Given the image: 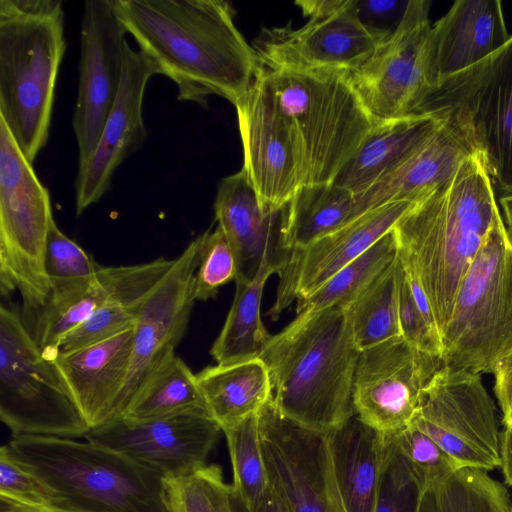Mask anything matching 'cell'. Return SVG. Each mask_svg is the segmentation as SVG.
I'll return each instance as SVG.
<instances>
[{
	"mask_svg": "<svg viewBox=\"0 0 512 512\" xmlns=\"http://www.w3.org/2000/svg\"><path fill=\"white\" fill-rule=\"evenodd\" d=\"M118 19L178 100L202 106L218 95L234 106L253 85L258 56L223 0H113Z\"/></svg>",
	"mask_w": 512,
	"mask_h": 512,
	"instance_id": "cell-1",
	"label": "cell"
},
{
	"mask_svg": "<svg viewBox=\"0 0 512 512\" xmlns=\"http://www.w3.org/2000/svg\"><path fill=\"white\" fill-rule=\"evenodd\" d=\"M500 217L491 177L475 153L393 228L397 255L426 294L441 339L458 287Z\"/></svg>",
	"mask_w": 512,
	"mask_h": 512,
	"instance_id": "cell-2",
	"label": "cell"
},
{
	"mask_svg": "<svg viewBox=\"0 0 512 512\" xmlns=\"http://www.w3.org/2000/svg\"><path fill=\"white\" fill-rule=\"evenodd\" d=\"M360 352L340 307L297 315L258 356L268 369L277 412L321 434L340 427L354 415Z\"/></svg>",
	"mask_w": 512,
	"mask_h": 512,
	"instance_id": "cell-3",
	"label": "cell"
},
{
	"mask_svg": "<svg viewBox=\"0 0 512 512\" xmlns=\"http://www.w3.org/2000/svg\"><path fill=\"white\" fill-rule=\"evenodd\" d=\"M257 78L293 149L299 188L334 183L378 123L338 71H291L260 64Z\"/></svg>",
	"mask_w": 512,
	"mask_h": 512,
	"instance_id": "cell-4",
	"label": "cell"
},
{
	"mask_svg": "<svg viewBox=\"0 0 512 512\" xmlns=\"http://www.w3.org/2000/svg\"><path fill=\"white\" fill-rule=\"evenodd\" d=\"M58 0H0V119L33 163L47 144L66 50Z\"/></svg>",
	"mask_w": 512,
	"mask_h": 512,
	"instance_id": "cell-5",
	"label": "cell"
},
{
	"mask_svg": "<svg viewBox=\"0 0 512 512\" xmlns=\"http://www.w3.org/2000/svg\"><path fill=\"white\" fill-rule=\"evenodd\" d=\"M11 455L53 493L59 507L79 512H168L163 477L93 443L38 435L13 436Z\"/></svg>",
	"mask_w": 512,
	"mask_h": 512,
	"instance_id": "cell-6",
	"label": "cell"
},
{
	"mask_svg": "<svg viewBox=\"0 0 512 512\" xmlns=\"http://www.w3.org/2000/svg\"><path fill=\"white\" fill-rule=\"evenodd\" d=\"M53 222L49 191L0 119V292H19L30 333L50 298L45 254Z\"/></svg>",
	"mask_w": 512,
	"mask_h": 512,
	"instance_id": "cell-7",
	"label": "cell"
},
{
	"mask_svg": "<svg viewBox=\"0 0 512 512\" xmlns=\"http://www.w3.org/2000/svg\"><path fill=\"white\" fill-rule=\"evenodd\" d=\"M511 332L512 243L500 217L456 292L442 366L492 373Z\"/></svg>",
	"mask_w": 512,
	"mask_h": 512,
	"instance_id": "cell-8",
	"label": "cell"
},
{
	"mask_svg": "<svg viewBox=\"0 0 512 512\" xmlns=\"http://www.w3.org/2000/svg\"><path fill=\"white\" fill-rule=\"evenodd\" d=\"M0 419L13 436L84 438L89 427L15 306L0 307Z\"/></svg>",
	"mask_w": 512,
	"mask_h": 512,
	"instance_id": "cell-9",
	"label": "cell"
},
{
	"mask_svg": "<svg viewBox=\"0 0 512 512\" xmlns=\"http://www.w3.org/2000/svg\"><path fill=\"white\" fill-rule=\"evenodd\" d=\"M447 110L481 156L494 189L512 195V35L498 51L450 77L418 111Z\"/></svg>",
	"mask_w": 512,
	"mask_h": 512,
	"instance_id": "cell-10",
	"label": "cell"
},
{
	"mask_svg": "<svg viewBox=\"0 0 512 512\" xmlns=\"http://www.w3.org/2000/svg\"><path fill=\"white\" fill-rule=\"evenodd\" d=\"M429 10V1H408L394 30L350 73L356 93L377 122L418 113L438 89Z\"/></svg>",
	"mask_w": 512,
	"mask_h": 512,
	"instance_id": "cell-11",
	"label": "cell"
},
{
	"mask_svg": "<svg viewBox=\"0 0 512 512\" xmlns=\"http://www.w3.org/2000/svg\"><path fill=\"white\" fill-rule=\"evenodd\" d=\"M411 425L461 467H500L496 409L478 373L442 366L423 387Z\"/></svg>",
	"mask_w": 512,
	"mask_h": 512,
	"instance_id": "cell-12",
	"label": "cell"
},
{
	"mask_svg": "<svg viewBox=\"0 0 512 512\" xmlns=\"http://www.w3.org/2000/svg\"><path fill=\"white\" fill-rule=\"evenodd\" d=\"M390 33L365 25L359 16L357 0H350L338 13L309 20L297 29L291 24L263 28L253 48L266 68L350 74L373 55Z\"/></svg>",
	"mask_w": 512,
	"mask_h": 512,
	"instance_id": "cell-13",
	"label": "cell"
},
{
	"mask_svg": "<svg viewBox=\"0 0 512 512\" xmlns=\"http://www.w3.org/2000/svg\"><path fill=\"white\" fill-rule=\"evenodd\" d=\"M126 33L113 0L84 2L78 92L72 119L78 166L94 153L117 98L123 75Z\"/></svg>",
	"mask_w": 512,
	"mask_h": 512,
	"instance_id": "cell-14",
	"label": "cell"
},
{
	"mask_svg": "<svg viewBox=\"0 0 512 512\" xmlns=\"http://www.w3.org/2000/svg\"><path fill=\"white\" fill-rule=\"evenodd\" d=\"M260 432L269 483L291 512H344L326 434L282 417L271 400L260 411Z\"/></svg>",
	"mask_w": 512,
	"mask_h": 512,
	"instance_id": "cell-15",
	"label": "cell"
},
{
	"mask_svg": "<svg viewBox=\"0 0 512 512\" xmlns=\"http://www.w3.org/2000/svg\"><path fill=\"white\" fill-rule=\"evenodd\" d=\"M221 431L208 413L195 411L143 420L119 417L90 429L84 439L167 478L204 466Z\"/></svg>",
	"mask_w": 512,
	"mask_h": 512,
	"instance_id": "cell-16",
	"label": "cell"
},
{
	"mask_svg": "<svg viewBox=\"0 0 512 512\" xmlns=\"http://www.w3.org/2000/svg\"><path fill=\"white\" fill-rule=\"evenodd\" d=\"M201 236L193 239L146 297L134 325L133 353L118 417H122L149 378L184 337L194 306V277Z\"/></svg>",
	"mask_w": 512,
	"mask_h": 512,
	"instance_id": "cell-17",
	"label": "cell"
},
{
	"mask_svg": "<svg viewBox=\"0 0 512 512\" xmlns=\"http://www.w3.org/2000/svg\"><path fill=\"white\" fill-rule=\"evenodd\" d=\"M436 372L402 337L361 350L352 390L354 414L377 432L397 434L411 424L422 389Z\"/></svg>",
	"mask_w": 512,
	"mask_h": 512,
	"instance_id": "cell-18",
	"label": "cell"
},
{
	"mask_svg": "<svg viewBox=\"0 0 512 512\" xmlns=\"http://www.w3.org/2000/svg\"><path fill=\"white\" fill-rule=\"evenodd\" d=\"M415 202H394L370 210L303 249L287 253L274 304L276 320L292 302L308 296L392 231Z\"/></svg>",
	"mask_w": 512,
	"mask_h": 512,
	"instance_id": "cell-19",
	"label": "cell"
},
{
	"mask_svg": "<svg viewBox=\"0 0 512 512\" xmlns=\"http://www.w3.org/2000/svg\"><path fill=\"white\" fill-rule=\"evenodd\" d=\"M155 67L128 42L124 47L123 75L117 98L103 127L92 156L81 166L75 179V210L80 216L112 187L117 168L137 152L147 138L142 116L144 93Z\"/></svg>",
	"mask_w": 512,
	"mask_h": 512,
	"instance_id": "cell-20",
	"label": "cell"
},
{
	"mask_svg": "<svg viewBox=\"0 0 512 512\" xmlns=\"http://www.w3.org/2000/svg\"><path fill=\"white\" fill-rule=\"evenodd\" d=\"M243 168L265 212L278 211L299 189L288 132L259 79L235 105Z\"/></svg>",
	"mask_w": 512,
	"mask_h": 512,
	"instance_id": "cell-21",
	"label": "cell"
},
{
	"mask_svg": "<svg viewBox=\"0 0 512 512\" xmlns=\"http://www.w3.org/2000/svg\"><path fill=\"white\" fill-rule=\"evenodd\" d=\"M133 341L134 326L104 341L58 352L51 359L89 430L118 417Z\"/></svg>",
	"mask_w": 512,
	"mask_h": 512,
	"instance_id": "cell-22",
	"label": "cell"
},
{
	"mask_svg": "<svg viewBox=\"0 0 512 512\" xmlns=\"http://www.w3.org/2000/svg\"><path fill=\"white\" fill-rule=\"evenodd\" d=\"M436 110L444 113L440 126L397 167L356 196L353 220L389 203L419 201L478 153L452 115L445 109Z\"/></svg>",
	"mask_w": 512,
	"mask_h": 512,
	"instance_id": "cell-23",
	"label": "cell"
},
{
	"mask_svg": "<svg viewBox=\"0 0 512 512\" xmlns=\"http://www.w3.org/2000/svg\"><path fill=\"white\" fill-rule=\"evenodd\" d=\"M286 207L265 212L243 167L220 180L214 201L215 221L232 247L237 278L251 279L268 254L282 267L279 239Z\"/></svg>",
	"mask_w": 512,
	"mask_h": 512,
	"instance_id": "cell-24",
	"label": "cell"
},
{
	"mask_svg": "<svg viewBox=\"0 0 512 512\" xmlns=\"http://www.w3.org/2000/svg\"><path fill=\"white\" fill-rule=\"evenodd\" d=\"M510 36L499 0H458L432 25L431 47L439 86L486 59Z\"/></svg>",
	"mask_w": 512,
	"mask_h": 512,
	"instance_id": "cell-25",
	"label": "cell"
},
{
	"mask_svg": "<svg viewBox=\"0 0 512 512\" xmlns=\"http://www.w3.org/2000/svg\"><path fill=\"white\" fill-rule=\"evenodd\" d=\"M333 480L344 512H374L391 436L364 424L355 414L326 434Z\"/></svg>",
	"mask_w": 512,
	"mask_h": 512,
	"instance_id": "cell-26",
	"label": "cell"
},
{
	"mask_svg": "<svg viewBox=\"0 0 512 512\" xmlns=\"http://www.w3.org/2000/svg\"><path fill=\"white\" fill-rule=\"evenodd\" d=\"M171 266L172 261L163 257L136 265H99L95 280L88 291L65 306L45 310L31 334L32 337L47 358H54L63 338L82 325L111 297L148 294Z\"/></svg>",
	"mask_w": 512,
	"mask_h": 512,
	"instance_id": "cell-27",
	"label": "cell"
},
{
	"mask_svg": "<svg viewBox=\"0 0 512 512\" xmlns=\"http://www.w3.org/2000/svg\"><path fill=\"white\" fill-rule=\"evenodd\" d=\"M441 110L378 122L335 180L358 196L391 172L443 122Z\"/></svg>",
	"mask_w": 512,
	"mask_h": 512,
	"instance_id": "cell-28",
	"label": "cell"
},
{
	"mask_svg": "<svg viewBox=\"0 0 512 512\" xmlns=\"http://www.w3.org/2000/svg\"><path fill=\"white\" fill-rule=\"evenodd\" d=\"M196 378L207 411L221 430L258 414L272 398L269 372L259 357L208 366Z\"/></svg>",
	"mask_w": 512,
	"mask_h": 512,
	"instance_id": "cell-29",
	"label": "cell"
},
{
	"mask_svg": "<svg viewBox=\"0 0 512 512\" xmlns=\"http://www.w3.org/2000/svg\"><path fill=\"white\" fill-rule=\"evenodd\" d=\"M281 265L268 254L251 279L237 278L234 299L210 354L217 364H230L258 357L270 335L261 320L260 309L265 282Z\"/></svg>",
	"mask_w": 512,
	"mask_h": 512,
	"instance_id": "cell-30",
	"label": "cell"
},
{
	"mask_svg": "<svg viewBox=\"0 0 512 512\" xmlns=\"http://www.w3.org/2000/svg\"><path fill=\"white\" fill-rule=\"evenodd\" d=\"M356 196L335 183L300 187L286 207L279 247L303 249L353 220Z\"/></svg>",
	"mask_w": 512,
	"mask_h": 512,
	"instance_id": "cell-31",
	"label": "cell"
},
{
	"mask_svg": "<svg viewBox=\"0 0 512 512\" xmlns=\"http://www.w3.org/2000/svg\"><path fill=\"white\" fill-rule=\"evenodd\" d=\"M402 273L397 255L352 301L340 307L360 350L401 337L398 304Z\"/></svg>",
	"mask_w": 512,
	"mask_h": 512,
	"instance_id": "cell-32",
	"label": "cell"
},
{
	"mask_svg": "<svg viewBox=\"0 0 512 512\" xmlns=\"http://www.w3.org/2000/svg\"><path fill=\"white\" fill-rule=\"evenodd\" d=\"M507 488L488 471L462 467L419 493L415 512H511Z\"/></svg>",
	"mask_w": 512,
	"mask_h": 512,
	"instance_id": "cell-33",
	"label": "cell"
},
{
	"mask_svg": "<svg viewBox=\"0 0 512 512\" xmlns=\"http://www.w3.org/2000/svg\"><path fill=\"white\" fill-rule=\"evenodd\" d=\"M195 411L208 413L196 374L175 353L149 378L122 417L143 420Z\"/></svg>",
	"mask_w": 512,
	"mask_h": 512,
	"instance_id": "cell-34",
	"label": "cell"
},
{
	"mask_svg": "<svg viewBox=\"0 0 512 512\" xmlns=\"http://www.w3.org/2000/svg\"><path fill=\"white\" fill-rule=\"evenodd\" d=\"M396 256L397 243L392 229L314 292L298 299L296 315L308 314L334 306H345Z\"/></svg>",
	"mask_w": 512,
	"mask_h": 512,
	"instance_id": "cell-35",
	"label": "cell"
},
{
	"mask_svg": "<svg viewBox=\"0 0 512 512\" xmlns=\"http://www.w3.org/2000/svg\"><path fill=\"white\" fill-rule=\"evenodd\" d=\"M99 265L53 222L45 254L50 298L43 312L65 306L85 294L95 280Z\"/></svg>",
	"mask_w": 512,
	"mask_h": 512,
	"instance_id": "cell-36",
	"label": "cell"
},
{
	"mask_svg": "<svg viewBox=\"0 0 512 512\" xmlns=\"http://www.w3.org/2000/svg\"><path fill=\"white\" fill-rule=\"evenodd\" d=\"M229 451L233 489L249 512H256L270 483L260 432V412L222 430Z\"/></svg>",
	"mask_w": 512,
	"mask_h": 512,
	"instance_id": "cell-37",
	"label": "cell"
},
{
	"mask_svg": "<svg viewBox=\"0 0 512 512\" xmlns=\"http://www.w3.org/2000/svg\"><path fill=\"white\" fill-rule=\"evenodd\" d=\"M168 512H234V489L215 464L163 478Z\"/></svg>",
	"mask_w": 512,
	"mask_h": 512,
	"instance_id": "cell-38",
	"label": "cell"
},
{
	"mask_svg": "<svg viewBox=\"0 0 512 512\" xmlns=\"http://www.w3.org/2000/svg\"><path fill=\"white\" fill-rule=\"evenodd\" d=\"M392 448L419 493L462 468L432 438L409 425L392 435Z\"/></svg>",
	"mask_w": 512,
	"mask_h": 512,
	"instance_id": "cell-39",
	"label": "cell"
},
{
	"mask_svg": "<svg viewBox=\"0 0 512 512\" xmlns=\"http://www.w3.org/2000/svg\"><path fill=\"white\" fill-rule=\"evenodd\" d=\"M149 294H125L111 297L82 325L63 338L59 352H68L111 338L133 327Z\"/></svg>",
	"mask_w": 512,
	"mask_h": 512,
	"instance_id": "cell-40",
	"label": "cell"
},
{
	"mask_svg": "<svg viewBox=\"0 0 512 512\" xmlns=\"http://www.w3.org/2000/svg\"><path fill=\"white\" fill-rule=\"evenodd\" d=\"M0 498L3 505L24 512H49L59 507L53 493L6 445L0 449Z\"/></svg>",
	"mask_w": 512,
	"mask_h": 512,
	"instance_id": "cell-41",
	"label": "cell"
},
{
	"mask_svg": "<svg viewBox=\"0 0 512 512\" xmlns=\"http://www.w3.org/2000/svg\"><path fill=\"white\" fill-rule=\"evenodd\" d=\"M201 236L199 265L194 277L195 301L215 298L223 285L235 281L238 270L232 247L217 225Z\"/></svg>",
	"mask_w": 512,
	"mask_h": 512,
	"instance_id": "cell-42",
	"label": "cell"
},
{
	"mask_svg": "<svg viewBox=\"0 0 512 512\" xmlns=\"http://www.w3.org/2000/svg\"><path fill=\"white\" fill-rule=\"evenodd\" d=\"M398 317L401 337L435 371H438L443 365L442 339L418 309L404 268L399 287Z\"/></svg>",
	"mask_w": 512,
	"mask_h": 512,
	"instance_id": "cell-43",
	"label": "cell"
},
{
	"mask_svg": "<svg viewBox=\"0 0 512 512\" xmlns=\"http://www.w3.org/2000/svg\"><path fill=\"white\" fill-rule=\"evenodd\" d=\"M392 437V436H391ZM419 490L393 451L382 474L374 512H415Z\"/></svg>",
	"mask_w": 512,
	"mask_h": 512,
	"instance_id": "cell-44",
	"label": "cell"
},
{
	"mask_svg": "<svg viewBox=\"0 0 512 512\" xmlns=\"http://www.w3.org/2000/svg\"><path fill=\"white\" fill-rule=\"evenodd\" d=\"M494 392L502 412L504 426H512V351L494 367Z\"/></svg>",
	"mask_w": 512,
	"mask_h": 512,
	"instance_id": "cell-45",
	"label": "cell"
},
{
	"mask_svg": "<svg viewBox=\"0 0 512 512\" xmlns=\"http://www.w3.org/2000/svg\"><path fill=\"white\" fill-rule=\"evenodd\" d=\"M349 2L350 0H300L295 4L309 20H321L338 13Z\"/></svg>",
	"mask_w": 512,
	"mask_h": 512,
	"instance_id": "cell-46",
	"label": "cell"
},
{
	"mask_svg": "<svg viewBox=\"0 0 512 512\" xmlns=\"http://www.w3.org/2000/svg\"><path fill=\"white\" fill-rule=\"evenodd\" d=\"M500 467L505 483L512 488V426H504L500 436Z\"/></svg>",
	"mask_w": 512,
	"mask_h": 512,
	"instance_id": "cell-47",
	"label": "cell"
},
{
	"mask_svg": "<svg viewBox=\"0 0 512 512\" xmlns=\"http://www.w3.org/2000/svg\"><path fill=\"white\" fill-rule=\"evenodd\" d=\"M256 512H291L280 495L269 486L268 492Z\"/></svg>",
	"mask_w": 512,
	"mask_h": 512,
	"instance_id": "cell-48",
	"label": "cell"
},
{
	"mask_svg": "<svg viewBox=\"0 0 512 512\" xmlns=\"http://www.w3.org/2000/svg\"><path fill=\"white\" fill-rule=\"evenodd\" d=\"M499 202L504 213V224L512 243V195L501 196Z\"/></svg>",
	"mask_w": 512,
	"mask_h": 512,
	"instance_id": "cell-49",
	"label": "cell"
},
{
	"mask_svg": "<svg viewBox=\"0 0 512 512\" xmlns=\"http://www.w3.org/2000/svg\"><path fill=\"white\" fill-rule=\"evenodd\" d=\"M1 512H24V511H20L18 509H15V508H12V507H9V506H6V505L2 504ZM49 512H79V511L64 509V508H61V507H56L55 509H53V510H51Z\"/></svg>",
	"mask_w": 512,
	"mask_h": 512,
	"instance_id": "cell-50",
	"label": "cell"
},
{
	"mask_svg": "<svg viewBox=\"0 0 512 512\" xmlns=\"http://www.w3.org/2000/svg\"><path fill=\"white\" fill-rule=\"evenodd\" d=\"M234 512H249L236 493L234 495Z\"/></svg>",
	"mask_w": 512,
	"mask_h": 512,
	"instance_id": "cell-51",
	"label": "cell"
},
{
	"mask_svg": "<svg viewBox=\"0 0 512 512\" xmlns=\"http://www.w3.org/2000/svg\"><path fill=\"white\" fill-rule=\"evenodd\" d=\"M511 351H512V332H511V334H510V336H509V338H508V340H507V342H506V344H505V346H504V348H503V351H502V353H501V356H500L499 360H500L502 357H504L505 355H507V354H508L509 352H511ZM499 360H498V361H499ZM496 364H497V363H496Z\"/></svg>",
	"mask_w": 512,
	"mask_h": 512,
	"instance_id": "cell-52",
	"label": "cell"
},
{
	"mask_svg": "<svg viewBox=\"0 0 512 512\" xmlns=\"http://www.w3.org/2000/svg\"><path fill=\"white\" fill-rule=\"evenodd\" d=\"M511 512H512V509H511Z\"/></svg>",
	"mask_w": 512,
	"mask_h": 512,
	"instance_id": "cell-53",
	"label": "cell"
}]
</instances>
